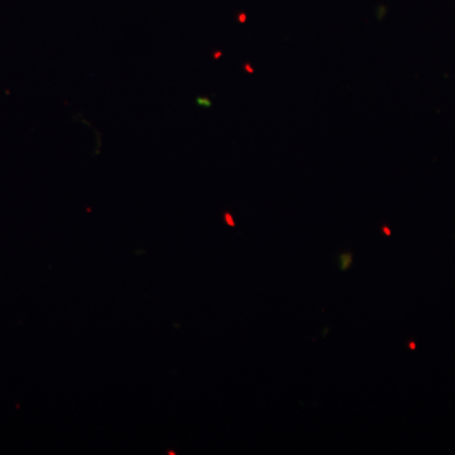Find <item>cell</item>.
Segmentation results:
<instances>
[{
  "mask_svg": "<svg viewBox=\"0 0 455 455\" xmlns=\"http://www.w3.org/2000/svg\"><path fill=\"white\" fill-rule=\"evenodd\" d=\"M410 348L415 349L416 348V344L415 343H410Z\"/></svg>",
  "mask_w": 455,
  "mask_h": 455,
  "instance_id": "7a4b0ae2",
  "label": "cell"
},
{
  "mask_svg": "<svg viewBox=\"0 0 455 455\" xmlns=\"http://www.w3.org/2000/svg\"><path fill=\"white\" fill-rule=\"evenodd\" d=\"M340 269L341 271H347L352 266L353 256L350 253L341 254L339 257Z\"/></svg>",
  "mask_w": 455,
  "mask_h": 455,
  "instance_id": "6da1fadb",
  "label": "cell"
},
{
  "mask_svg": "<svg viewBox=\"0 0 455 455\" xmlns=\"http://www.w3.org/2000/svg\"><path fill=\"white\" fill-rule=\"evenodd\" d=\"M383 232H386V235H391L390 230H388V229H383Z\"/></svg>",
  "mask_w": 455,
  "mask_h": 455,
  "instance_id": "3957f363",
  "label": "cell"
}]
</instances>
